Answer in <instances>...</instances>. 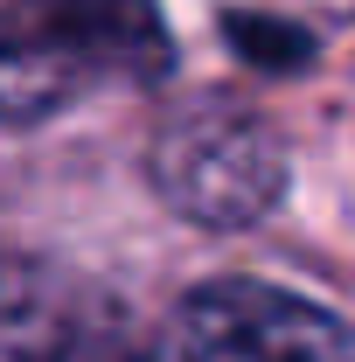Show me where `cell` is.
I'll return each mask as SVG.
<instances>
[{"mask_svg": "<svg viewBox=\"0 0 355 362\" xmlns=\"http://www.w3.org/2000/svg\"><path fill=\"white\" fill-rule=\"evenodd\" d=\"M28 362H168L146 334H133L119 314H77V320H56Z\"/></svg>", "mask_w": 355, "mask_h": 362, "instance_id": "obj_6", "label": "cell"}, {"mask_svg": "<svg viewBox=\"0 0 355 362\" xmlns=\"http://www.w3.org/2000/svg\"><path fill=\"white\" fill-rule=\"evenodd\" d=\"M223 35H230V49L251 70H265V77H300L313 56H320L313 28L286 21V14H258V7H223Z\"/></svg>", "mask_w": 355, "mask_h": 362, "instance_id": "obj_5", "label": "cell"}, {"mask_svg": "<svg viewBox=\"0 0 355 362\" xmlns=\"http://www.w3.org/2000/svg\"><path fill=\"white\" fill-rule=\"evenodd\" d=\"M146 175L175 216L202 230H251L286 202V146L258 112H244L223 90H202L161 119Z\"/></svg>", "mask_w": 355, "mask_h": 362, "instance_id": "obj_1", "label": "cell"}, {"mask_svg": "<svg viewBox=\"0 0 355 362\" xmlns=\"http://www.w3.org/2000/svg\"><path fill=\"white\" fill-rule=\"evenodd\" d=\"M21 21H35L49 42H63L91 77H126V84H153L168 77L175 49H168V21L153 0H7Z\"/></svg>", "mask_w": 355, "mask_h": 362, "instance_id": "obj_3", "label": "cell"}, {"mask_svg": "<svg viewBox=\"0 0 355 362\" xmlns=\"http://www.w3.org/2000/svg\"><path fill=\"white\" fill-rule=\"evenodd\" d=\"M181 362H355V327L272 279H202L175 314Z\"/></svg>", "mask_w": 355, "mask_h": 362, "instance_id": "obj_2", "label": "cell"}, {"mask_svg": "<svg viewBox=\"0 0 355 362\" xmlns=\"http://www.w3.org/2000/svg\"><path fill=\"white\" fill-rule=\"evenodd\" d=\"M98 84L63 42H49L35 21L0 7V126H35L49 112L77 105Z\"/></svg>", "mask_w": 355, "mask_h": 362, "instance_id": "obj_4", "label": "cell"}]
</instances>
